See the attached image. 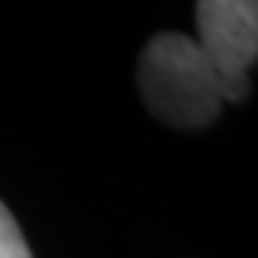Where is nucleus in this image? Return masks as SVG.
I'll return each mask as SVG.
<instances>
[{
  "label": "nucleus",
  "mask_w": 258,
  "mask_h": 258,
  "mask_svg": "<svg viewBox=\"0 0 258 258\" xmlns=\"http://www.w3.org/2000/svg\"><path fill=\"white\" fill-rule=\"evenodd\" d=\"M147 109L178 129H198L215 120L224 103L221 78L195 37L164 32L147 43L138 63Z\"/></svg>",
  "instance_id": "1"
},
{
  "label": "nucleus",
  "mask_w": 258,
  "mask_h": 258,
  "mask_svg": "<svg viewBox=\"0 0 258 258\" xmlns=\"http://www.w3.org/2000/svg\"><path fill=\"white\" fill-rule=\"evenodd\" d=\"M195 23V43L221 78L224 101H244L258 57V0H198Z\"/></svg>",
  "instance_id": "2"
},
{
  "label": "nucleus",
  "mask_w": 258,
  "mask_h": 258,
  "mask_svg": "<svg viewBox=\"0 0 258 258\" xmlns=\"http://www.w3.org/2000/svg\"><path fill=\"white\" fill-rule=\"evenodd\" d=\"M0 258H32V249H29L18 221L12 218V212L6 210L3 201H0Z\"/></svg>",
  "instance_id": "3"
}]
</instances>
